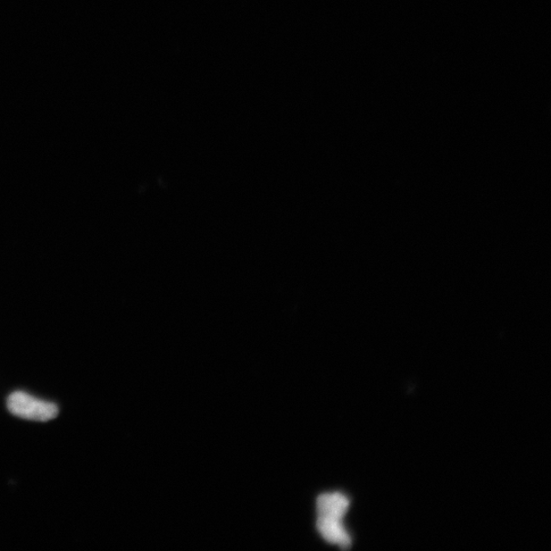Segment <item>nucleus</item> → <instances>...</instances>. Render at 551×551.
Instances as JSON below:
<instances>
[{
	"mask_svg": "<svg viewBox=\"0 0 551 551\" xmlns=\"http://www.w3.org/2000/svg\"><path fill=\"white\" fill-rule=\"evenodd\" d=\"M7 408L22 419L46 422L55 419L58 408L52 403L33 397L25 392H15L7 399Z\"/></svg>",
	"mask_w": 551,
	"mask_h": 551,
	"instance_id": "f257e3e1",
	"label": "nucleus"
},
{
	"mask_svg": "<svg viewBox=\"0 0 551 551\" xmlns=\"http://www.w3.org/2000/svg\"><path fill=\"white\" fill-rule=\"evenodd\" d=\"M316 527H318L321 536L330 542V544L337 545L344 549L352 546V539H350L341 520L332 519V517L327 516H319Z\"/></svg>",
	"mask_w": 551,
	"mask_h": 551,
	"instance_id": "f03ea898",
	"label": "nucleus"
},
{
	"mask_svg": "<svg viewBox=\"0 0 551 551\" xmlns=\"http://www.w3.org/2000/svg\"><path fill=\"white\" fill-rule=\"evenodd\" d=\"M348 506V498L339 494L323 495L316 502L320 516L332 517V519L337 520L344 519Z\"/></svg>",
	"mask_w": 551,
	"mask_h": 551,
	"instance_id": "7ed1b4c3",
	"label": "nucleus"
}]
</instances>
